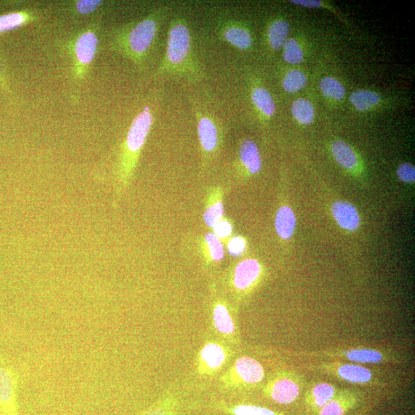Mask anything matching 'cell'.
Returning <instances> with one entry per match:
<instances>
[{"label": "cell", "instance_id": "30", "mask_svg": "<svg viewBox=\"0 0 415 415\" xmlns=\"http://www.w3.org/2000/svg\"><path fill=\"white\" fill-rule=\"evenodd\" d=\"M323 94L334 99H341L346 95L345 88L339 81L332 77H324L320 83Z\"/></svg>", "mask_w": 415, "mask_h": 415}, {"label": "cell", "instance_id": "37", "mask_svg": "<svg viewBox=\"0 0 415 415\" xmlns=\"http://www.w3.org/2000/svg\"><path fill=\"white\" fill-rule=\"evenodd\" d=\"M291 3L300 5L302 6L309 7V8H318L322 6V3L319 1H305V0H294V1H290Z\"/></svg>", "mask_w": 415, "mask_h": 415}, {"label": "cell", "instance_id": "5", "mask_svg": "<svg viewBox=\"0 0 415 415\" xmlns=\"http://www.w3.org/2000/svg\"><path fill=\"white\" fill-rule=\"evenodd\" d=\"M308 371L326 375L353 385L381 387L385 383L372 369L340 360H322L304 367Z\"/></svg>", "mask_w": 415, "mask_h": 415}, {"label": "cell", "instance_id": "13", "mask_svg": "<svg viewBox=\"0 0 415 415\" xmlns=\"http://www.w3.org/2000/svg\"><path fill=\"white\" fill-rule=\"evenodd\" d=\"M212 320L214 329L221 336L230 341H238V329L227 301L216 300L212 306Z\"/></svg>", "mask_w": 415, "mask_h": 415}, {"label": "cell", "instance_id": "18", "mask_svg": "<svg viewBox=\"0 0 415 415\" xmlns=\"http://www.w3.org/2000/svg\"><path fill=\"white\" fill-rule=\"evenodd\" d=\"M98 38L93 31H86L78 38L74 47L77 64L86 67L91 64L98 49Z\"/></svg>", "mask_w": 415, "mask_h": 415}, {"label": "cell", "instance_id": "32", "mask_svg": "<svg viewBox=\"0 0 415 415\" xmlns=\"http://www.w3.org/2000/svg\"><path fill=\"white\" fill-rule=\"evenodd\" d=\"M283 47V58L285 62L292 65L300 64L302 62L303 52L295 40H287Z\"/></svg>", "mask_w": 415, "mask_h": 415}, {"label": "cell", "instance_id": "17", "mask_svg": "<svg viewBox=\"0 0 415 415\" xmlns=\"http://www.w3.org/2000/svg\"><path fill=\"white\" fill-rule=\"evenodd\" d=\"M239 164L241 168L250 176H255L261 169V158L256 144L250 140H243L238 152Z\"/></svg>", "mask_w": 415, "mask_h": 415}, {"label": "cell", "instance_id": "31", "mask_svg": "<svg viewBox=\"0 0 415 415\" xmlns=\"http://www.w3.org/2000/svg\"><path fill=\"white\" fill-rule=\"evenodd\" d=\"M30 20V16L23 13H13L0 16V33L20 27Z\"/></svg>", "mask_w": 415, "mask_h": 415}, {"label": "cell", "instance_id": "22", "mask_svg": "<svg viewBox=\"0 0 415 415\" xmlns=\"http://www.w3.org/2000/svg\"><path fill=\"white\" fill-rule=\"evenodd\" d=\"M218 407L229 415H285L283 413L254 404L219 403Z\"/></svg>", "mask_w": 415, "mask_h": 415}, {"label": "cell", "instance_id": "7", "mask_svg": "<svg viewBox=\"0 0 415 415\" xmlns=\"http://www.w3.org/2000/svg\"><path fill=\"white\" fill-rule=\"evenodd\" d=\"M266 370L258 360L241 356L220 377L221 385L228 390L255 389L264 382Z\"/></svg>", "mask_w": 415, "mask_h": 415}, {"label": "cell", "instance_id": "1", "mask_svg": "<svg viewBox=\"0 0 415 415\" xmlns=\"http://www.w3.org/2000/svg\"><path fill=\"white\" fill-rule=\"evenodd\" d=\"M159 76H176L198 82L203 72L193 52V38L186 18L176 14L169 22L165 55L157 72Z\"/></svg>", "mask_w": 415, "mask_h": 415}, {"label": "cell", "instance_id": "19", "mask_svg": "<svg viewBox=\"0 0 415 415\" xmlns=\"http://www.w3.org/2000/svg\"><path fill=\"white\" fill-rule=\"evenodd\" d=\"M224 216L223 191L221 187H215L208 194L203 220L206 227L212 229Z\"/></svg>", "mask_w": 415, "mask_h": 415}, {"label": "cell", "instance_id": "25", "mask_svg": "<svg viewBox=\"0 0 415 415\" xmlns=\"http://www.w3.org/2000/svg\"><path fill=\"white\" fill-rule=\"evenodd\" d=\"M290 32V25L283 20H277L270 24L267 37L269 46L274 50H280L284 47Z\"/></svg>", "mask_w": 415, "mask_h": 415}, {"label": "cell", "instance_id": "20", "mask_svg": "<svg viewBox=\"0 0 415 415\" xmlns=\"http://www.w3.org/2000/svg\"><path fill=\"white\" fill-rule=\"evenodd\" d=\"M296 218L290 206L279 208L275 216V229L278 236L283 240H290L295 232Z\"/></svg>", "mask_w": 415, "mask_h": 415}, {"label": "cell", "instance_id": "12", "mask_svg": "<svg viewBox=\"0 0 415 415\" xmlns=\"http://www.w3.org/2000/svg\"><path fill=\"white\" fill-rule=\"evenodd\" d=\"M364 392L356 389H339L334 398L317 415H346L363 405L365 401Z\"/></svg>", "mask_w": 415, "mask_h": 415}, {"label": "cell", "instance_id": "11", "mask_svg": "<svg viewBox=\"0 0 415 415\" xmlns=\"http://www.w3.org/2000/svg\"><path fill=\"white\" fill-rule=\"evenodd\" d=\"M17 389L16 373L0 355V412L2 415H20Z\"/></svg>", "mask_w": 415, "mask_h": 415}, {"label": "cell", "instance_id": "3", "mask_svg": "<svg viewBox=\"0 0 415 415\" xmlns=\"http://www.w3.org/2000/svg\"><path fill=\"white\" fill-rule=\"evenodd\" d=\"M154 123V114L146 106L133 120L123 141L116 169V192L120 196L129 187L142 152Z\"/></svg>", "mask_w": 415, "mask_h": 415}, {"label": "cell", "instance_id": "27", "mask_svg": "<svg viewBox=\"0 0 415 415\" xmlns=\"http://www.w3.org/2000/svg\"><path fill=\"white\" fill-rule=\"evenodd\" d=\"M350 101L358 111H366L372 109L380 101V96L367 90H358L351 94Z\"/></svg>", "mask_w": 415, "mask_h": 415}, {"label": "cell", "instance_id": "21", "mask_svg": "<svg viewBox=\"0 0 415 415\" xmlns=\"http://www.w3.org/2000/svg\"><path fill=\"white\" fill-rule=\"evenodd\" d=\"M202 254L208 265L221 263L224 256L222 241L212 232L207 233L203 239Z\"/></svg>", "mask_w": 415, "mask_h": 415}, {"label": "cell", "instance_id": "23", "mask_svg": "<svg viewBox=\"0 0 415 415\" xmlns=\"http://www.w3.org/2000/svg\"><path fill=\"white\" fill-rule=\"evenodd\" d=\"M251 99L257 110L266 118H271L275 112V105L272 95L263 86L252 89Z\"/></svg>", "mask_w": 415, "mask_h": 415}, {"label": "cell", "instance_id": "36", "mask_svg": "<svg viewBox=\"0 0 415 415\" xmlns=\"http://www.w3.org/2000/svg\"><path fill=\"white\" fill-rule=\"evenodd\" d=\"M102 1H97V0H80L76 5L77 11L84 15L92 13L101 6Z\"/></svg>", "mask_w": 415, "mask_h": 415}, {"label": "cell", "instance_id": "26", "mask_svg": "<svg viewBox=\"0 0 415 415\" xmlns=\"http://www.w3.org/2000/svg\"><path fill=\"white\" fill-rule=\"evenodd\" d=\"M140 415H179V404L173 394L164 395Z\"/></svg>", "mask_w": 415, "mask_h": 415}, {"label": "cell", "instance_id": "35", "mask_svg": "<svg viewBox=\"0 0 415 415\" xmlns=\"http://www.w3.org/2000/svg\"><path fill=\"white\" fill-rule=\"evenodd\" d=\"M397 176L404 183H414L415 180L414 166L410 164L400 165L397 169Z\"/></svg>", "mask_w": 415, "mask_h": 415}, {"label": "cell", "instance_id": "38", "mask_svg": "<svg viewBox=\"0 0 415 415\" xmlns=\"http://www.w3.org/2000/svg\"><path fill=\"white\" fill-rule=\"evenodd\" d=\"M354 415H369V412L367 410H362L355 414Z\"/></svg>", "mask_w": 415, "mask_h": 415}, {"label": "cell", "instance_id": "8", "mask_svg": "<svg viewBox=\"0 0 415 415\" xmlns=\"http://www.w3.org/2000/svg\"><path fill=\"white\" fill-rule=\"evenodd\" d=\"M198 142L203 164L208 166L219 155L222 143V131L215 117L202 106L194 102Z\"/></svg>", "mask_w": 415, "mask_h": 415}, {"label": "cell", "instance_id": "33", "mask_svg": "<svg viewBox=\"0 0 415 415\" xmlns=\"http://www.w3.org/2000/svg\"><path fill=\"white\" fill-rule=\"evenodd\" d=\"M227 248L231 256H241L246 254L247 249L246 239L240 236L231 237L228 239Z\"/></svg>", "mask_w": 415, "mask_h": 415}, {"label": "cell", "instance_id": "16", "mask_svg": "<svg viewBox=\"0 0 415 415\" xmlns=\"http://www.w3.org/2000/svg\"><path fill=\"white\" fill-rule=\"evenodd\" d=\"M331 213L341 228L348 232L358 229L360 215L356 208L346 201H338L331 205Z\"/></svg>", "mask_w": 415, "mask_h": 415}, {"label": "cell", "instance_id": "2", "mask_svg": "<svg viewBox=\"0 0 415 415\" xmlns=\"http://www.w3.org/2000/svg\"><path fill=\"white\" fill-rule=\"evenodd\" d=\"M169 13L170 7L164 6L138 22L123 27L115 34V48L137 64H142Z\"/></svg>", "mask_w": 415, "mask_h": 415}, {"label": "cell", "instance_id": "9", "mask_svg": "<svg viewBox=\"0 0 415 415\" xmlns=\"http://www.w3.org/2000/svg\"><path fill=\"white\" fill-rule=\"evenodd\" d=\"M265 275L266 270L259 261L255 258L243 259L231 271L229 285L238 300H245L263 281Z\"/></svg>", "mask_w": 415, "mask_h": 415}, {"label": "cell", "instance_id": "14", "mask_svg": "<svg viewBox=\"0 0 415 415\" xmlns=\"http://www.w3.org/2000/svg\"><path fill=\"white\" fill-rule=\"evenodd\" d=\"M339 390L336 385L326 382H311L304 394V403L307 409L315 415L326 406Z\"/></svg>", "mask_w": 415, "mask_h": 415}, {"label": "cell", "instance_id": "6", "mask_svg": "<svg viewBox=\"0 0 415 415\" xmlns=\"http://www.w3.org/2000/svg\"><path fill=\"white\" fill-rule=\"evenodd\" d=\"M306 385L304 375L290 369H280L268 378L263 394L267 399L278 404L288 405L300 398Z\"/></svg>", "mask_w": 415, "mask_h": 415}, {"label": "cell", "instance_id": "24", "mask_svg": "<svg viewBox=\"0 0 415 415\" xmlns=\"http://www.w3.org/2000/svg\"><path fill=\"white\" fill-rule=\"evenodd\" d=\"M331 152L334 158L341 167L351 170L357 166L358 158L356 152L346 142L341 140L334 142Z\"/></svg>", "mask_w": 415, "mask_h": 415}, {"label": "cell", "instance_id": "34", "mask_svg": "<svg viewBox=\"0 0 415 415\" xmlns=\"http://www.w3.org/2000/svg\"><path fill=\"white\" fill-rule=\"evenodd\" d=\"M216 237L222 240H228L233 233V224L228 219H222L218 223L214 225L212 229Z\"/></svg>", "mask_w": 415, "mask_h": 415}, {"label": "cell", "instance_id": "15", "mask_svg": "<svg viewBox=\"0 0 415 415\" xmlns=\"http://www.w3.org/2000/svg\"><path fill=\"white\" fill-rule=\"evenodd\" d=\"M217 33L224 42L241 51H246L252 46V38L246 27L236 21L222 20L217 25Z\"/></svg>", "mask_w": 415, "mask_h": 415}, {"label": "cell", "instance_id": "28", "mask_svg": "<svg viewBox=\"0 0 415 415\" xmlns=\"http://www.w3.org/2000/svg\"><path fill=\"white\" fill-rule=\"evenodd\" d=\"M292 111L295 119L302 124L309 125L314 120V107L305 98L297 99L292 105Z\"/></svg>", "mask_w": 415, "mask_h": 415}, {"label": "cell", "instance_id": "4", "mask_svg": "<svg viewBox=\"0 0 415 415\" xmlns=\"http://www.w3.org/2000/svg\"><path fill=\"white\" fill-rule=\"evenodd\" d=\"M294 358L340 360L359 365L402 364L406 357L399 351L387 348L337 347L317 351H294L288 353Z\"/></svg>", "mask_w": 415, "mask_h": 415}, {"label": "cell", "instance_id": "10", "mask_svg": "<svg viewBox=\"0 0 415 415\" xmlns=\"http://www.w3.org/2000/svg\"><path fill=\"white\" fill-rule=\"evenodd\" d=\"M231 351L227 346L217 341L205 343L196 359L197 373L202 376H212L218 373L229 362Z\"/></svg>", "mask_w": 415, "mask_h": 415}, {"label": "cell", "instance_id": "29", "mask_svg": "<svg viewBox=\"0 0 415 415\" xmlns=\"http://www.w3.org/2000/svg\"><path fill=\"white\" fill-rule=\"evenodd\" d=\"M307 83L305 75L299 70L292 69L287 72L283 86L286 92L295 93L305 87Z\"/></svg>", "mask_w": 415, "mask_h": 415}]
</instances>
